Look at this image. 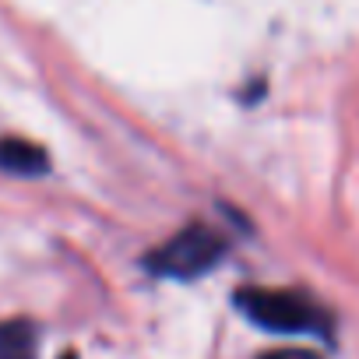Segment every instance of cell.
Wrapping results in <instances>:
<instances>
[{"instance_id": "1", "label": "cell", "mask_w": 359, "mask_h": 359, "mask_svg": "<svg viewBox=\"0 0 359 359\" xmlns=\"http://www.w3.org/2000/svg\"><path fill=\"white\" fill-rule=\"evenodd\" d=\"M236 306L261 324L264 331L278 334H331V317L317 306L306 292L292 289H240Z\"/></svg>"}, {"instance_id": "2", "label": "cell", "mask_w": 359, "mask_h": 359, "mask_svg": "<svg viewBox=\"0 0 359 359\" xmlns=\"http://www.w3.org/2000/svg\"><path fill=\"white\" fill-rule=\"evenodd\" d=\"M226 254V236L205 222H194L187 229H180L169 243L155 247L144 257V268L162 275V278H198L212 271Z\"/></svg>"}, {"instance_id": "3", "label": "cell", "mask_w": 359, "mask_h": 359, "mask_svg": "<svg viewBox=\"0 0 359 359\" xmlns=\"http://www.w3.org/2000/svg\"><path fill=\"white\" fill-rule=\"evenodd\" d=\"M50 165L46 151L25 137H0V169L15 176H43Z\"/></svg>"}, {"instance_id": "4", "label": "cell", "mask_w": 359, "mask_h": 359, "mask_svg": "<svg viewBox=\"0 0 359 359\" xmlns=\"http://www.w3.org/2000/svg\"><path fill=\"white\" fill-rule=\"evenodd\" d=\"M32 352H36V331L29 320L0 324V359H32Z\"/></svg>"}, {"instance_id": "5", "label": "cell", "mask_w": 359, "mask_h": 359, "mask_svg": "<svg viewBox=\"0 0 359 359\" xmlns=\"http://www.w3.org/2000/svg\"><path fill=\"white\" fill-rule=\"evenodd\" d=\"M261 359H320V355L303 352V348H282V352H268V355H261Z\"/></svg>"}]
</instances>
